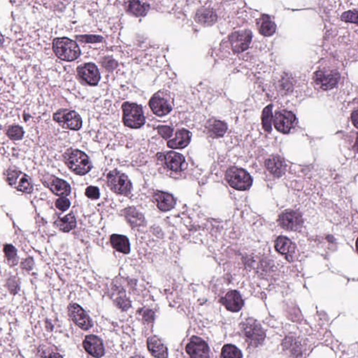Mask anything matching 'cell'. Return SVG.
I'll return each mask as SVG.
<instances>
[{
  "label": "cell",
  "instance_id": "1",
  "mask_svg": "<svg viewBox=\"0 0 358 358\" xmlns=\"http://www.w3.org/2000/svg\"><path fill=\"white\" fill-rule=\"evenodd\" d=\"M64 160L70 170L77 175L83 176L91 170V161L88 156L81 150H67L64 155Z\"/></svg>",
  "mask_w": 358,
  "mask_h": 358
},
{
  "label": "cell",
  "instance_id": "2",
  "mask_svg": "<svg viewBox=\"0 0 358 358\" xmlns=\"http://www.w3.org/2000/svg\"><path fill=\"white\" fill-rule=\"evenodd\" d=\"M53 52L59 59L71 62L80 56V48L74 41L66 37L55 39L53 41Z\"/></svg>",
  "mask_w": 358,
  "mask_h": 358
},
{
  "label": "cell",
  "instance_id": "3",
  "mask_svg": "<svg viewBox=\"0 0 358 358\" xmlns=\"http://www.w3.org/2000/svg\"><path fill=\"white\" fill-rule=\"evenodd\" d=\"M241 329L247 344L252 347H258L265 340V331L255 320L250 318L245 320L241 325Z\"/></svg>",
  "mask_w": 358,
  "mask_h": 358
},
{
  "label": "cell",
  "instance_id": "4",
  "mask_svg": "<svg viewBox=\"0 0 358 358\" xmlns=\"http://www.w3.org/2000/svg\"><path fill=\"white\" fill-rule=\"evenodd\" d=\"M122 121L127 127L137 129L144 125L145 117L140 105L125 103L122 105Z\"/></svg>",
  "mask_w": 358,
  "mask_h": 358
},
{
  "label": "cell",
  "instance_id": "5",
  "mask_svg": "<svg viewBox=\"0 0 358 358\" xmlns=\"http://www.w3.org/2000/svg\"><path fill=\"white\" fill-rule=\"evenodd\" d=\"M225 179L234 189L244 191L251 187L252 179L244 169L233 167L227 169Z\"/></svg>",
  "mask_w": 358,
  "mask_h": 358
},
{
  "label": "cell",
  "instance_id": "6",
  "mask_svg": "<svg viewBox=\"0 0 358 358\" xmlns=\"http://www.w3.org/2000/svg\"><path fill=\"white\" fill-rule=\"evenodd\" d=\"M149 107L156 116H166L172 111V96L166 90H160L150 98Z\"/></svg>",
  "mask_w": 358,
  "mask_h": 358
},
{
  "label": "cell",
  "instance_id": "7",
  "mask_svg": "<svg viewBox=\"0 0 358 358\" xmlns=\"http://www.w3.org/2000/svg\"><path fill=\"white\" fill-rule=\"evenodd\" d=\"M107 184L115 193L127 196L132 191L131 180L125 174L118 170H114L107 175Z\"/></svg>",
  "mask_w": 358,
  "mask_h": 358
},
{
  "label": "cell",
  "instance_id": "8",
  "mask_svg": "<svg viewBox=\"0 0 358 358\" xmlns=\"http://www.w3.org/2000/svg\"><path fill=\"white\" fill-rule=\"evenodd\" d=\"M6 180L11 187L18 191L27 194L33 192V185L31 179L21 171L9 169L6 171Z\"/></svg>",
  "mask_w": 358,
  "mask_h": 358
},
{
  "label": "cell",
  "instance_id": "9",
  "mask_svg": "<svg viewBox=\"0 0 358 358\" xmlns=\"http://www.w3.org/2000/svg\"><path fill=\"white\" fill-rule=\"evenodd\" d=\"M340 74L335 69H322L316 71L314 82L318 88L323 90L333 89L338 84Z\"/></svg>",
  "mask_w": 358,
  "mask_h": 358
},
{
  "label": "cell",
  "instance_id": "10",
  "mask_svg": "<svg viewBox=\"0 0 358 358\" xmlns=\"http://www.w3.org/2000/svg\"><path fill=\"white\" fill-rule=\"evenodd\" d=\"M54 118L65 129L79 131L82 127V118L74 111L60 109L54 114Z\"/></svg>",
  "mask_w": 358,
  "mask_h": 358
},
{
  "label": "cell",
  "instance_id": "11",
  "mask_svg": "<svg viewBox=\"0 0 358 358\" xmlns=\"http://www.w3.org/2000/svg\"><path fill=\"white\" fill-rule=\"evenodd\" d=\"M278 224L283 229L290 232L299 231L303 226V218L298 212L293 210L285 211L280 215Z\"/></svg>",
  "mask_w": 358,
  "mask_h": 358
},
{
  "label": "cell",
  "instance_id": "12",
  "mask_svg": "<svg viewBox=\"0 0 358 358\" xmlns=\"http://www.w3.org/2000/svg\"><path fill=\"white\" fill-rule=\"evenodd\" d=\"M297 118L293 113L286 110L277 112L275 114L274 124L278 132L283 134H288L295 127Z\"/></svg>",
  "mask_w": 358,
  "mask_h": 358
},
{
  "label": "cell",
  "instance_id": "13",
  "mask_svg": "<svg viewBox=\"0 0 358 358\" xmlns=\"http://www.w3.org/2000/svg\"><path fill=\"white\" fill-rule=\"evenodd\" d=\"M252 40V34L250 30H244L235 32L229 36L232 49L235 53L240 54L246 50Z\"/></svg>",
  "mask_w": 358,
  "mask_h": 358
},
{
  "label": "cell",
  "instance_id": "14",
  "mask_svg": "<svg viewBox=\"0 0 358 358\" xmlns=\"http://www.w3.org/2000/svg\"><path fill=\"white\" fill-rule=\"evenodd\" d=\"M158 158L163 160L164 163L169 170L179 172L185 169L186 167V160L184 156L174 151L158 154Z\"/></svg>",
  "mask_w": 358,
  "mask_h": 358
},
{
  "label": "cell",
  "instance_id": "15",
  "mask_svg": "<svg viewBox=\"0 0 358 358\" xmlns=\"http://www.w3.org/2000/svg\"><path fill=\"white\" fill-rule=\"evenodd\" d=\"M186 352L190 358H209L208 345L202 339L193 337L186 346Z\"/></svg>",
  "mask_w": 358,
  "mask_h": 358
},
{
  "label": "cell",
  "instance_id": "16",
  "mask_svg": "<svg viewBox=\"0 0 358 358\" xmlns=\"http://www.w3.org/2000/svg\"><path fill=\"white\" fill-rule=\"evenodd\" d=\"M69 315L73 323L84 330H88L92 327V323L89 316L79 305H69Z\"/></svg>",
  "mask_w": 358,
  "mask_h": 358
},
{
  "label": "cell",
  "instance_id": "17",
  "mask_svg": "<svg viewBox=\"0 0 358 358\" xmlns=\"http://www.w3.org/2000/svg\"><path fill=\"white\" fill-rule=\"evenodd\" d=\"M79 76L90 86H97L100 80V73L95 64L86 63L77 69Z\"/></svg>",
  "mask_w": 358,
  "mask_h": 358
},
{
  "label": "cell",
  "instance_id": "18",
  "mask_svg": "<svg viewBox=\"0 0 358 358\" xmlns=\"http://www.w3.org/2000/svg\"><path fill=\"white\" fill-rule=\"evenodd\" d=\"M85 350L90 355L96 358H100L105 354V348L101 339L95 335H88L84 341Z\"/></svg>",
  "mask_w": 358,
  "mask_h": 358
},
{
  "label": "cell",
  "instance_id": "19",
  "mask_svg": "<svg viewBox=\"0 0 358 358\" xmlns=\"http://www.w3.org/2000/svg\"><path fill=\"white\" fill-rule=\"evenodd\" d=\"M220 302L231 312H238L242 310L244 305V301L240 294L236 291L228 292L225 297L220 299Z\"/></svg>",
  "mask_w": 358,
  "mask_h": 358
},
{
  "label": "cell",
  "instance_id": "20",
  "mask_svg": "<svg viewBox=\"0 0 358 358\" xmlns=\"http://www.w3.org/2000/svg\"><path fill=\"white\" fill-rule=\"evenodd\" d=\"M274 246L277 252L285 255L288 261H292L296 247L291 239L284 236L278 237L275 242Z\"/></svg>",
  "mask_w": 358,
  "mask_h": 358
},
{
  "label": "cell",
  "instance_id": "21",
  "mask_svg": "<svg viewBox=\"0 0 358 358\" xmlns=\"http://www.w3.org/2000/svg\"><path fill=\"white\" fill-rule=\"evenodd\" d=\"M192 134L187 130H179L174 139L167 142V146L172 149H182L186 148L191 141Z\"/></svg>",
  "mask_w": 358,
  "mask_h": 358
},
{
  "label": "cell",
  "instance_id": "22",
  "mask_svg": "<svg viewBox=\"0 0 358 358\" xmlns=\"http://www.w3.org/2000/svg\"><path fill=\"white\" fill-rule=\"evenodd\" d=\"M154 199L157 203L158 208L162 212H168L176 205V199L171 194L162 191H156L154 193Z\"/></svg>",
  "mask_w": 358,
  "mask_h": 358
},
{
  "label": "cell",
  "instance_id": "23",
  "mask_svg": "<svg viewBox=\"0 0 358 358\" xmlns=\"http://www.w3.org/2000/svg\"><path fill=\"white\" fill-rule=\"evenodd\" d=\"M257 28L261 35L265 37H270L276 33V25L271 16L263 14L257 20Z\"/></svg>",
  "mask_w": 358,
  "mask_h": 358
},
{
  "label": "cell",
  "instance_id": "24",
  "mask_svg": "<svg viewBox=\"0 0 358 358\" xmlns=\"http://www.w3.org/2000/svg\"><path fill=\"white\" fill-rule=\"evenodd\" d=\"M286 163L280 156H274L265 161V167L273 176H282L286 171Z\"/></svg>",
  "mask_w": 358,
  "mask_h": 358
},
{
  "label": "cell",
  "instance_id": "25",
  "mask_svg": "<svg viewBox=\"0 0 358 358\" xmlns=\"http://www.w3.org/2000/svg\"><path fill=\"white\" fill-rule=\"evenodd\" d=\"M147 346L150 353L156 358L168 357V350L157 337H149L147 341Z\"/></svg>",
  "mask_w": 358,
  "mask_h": 358
},
{
  "label": "cell",
  "instance_id": "26",
  "mask_svg": "<svg viewBox=\"0 0 358 358\" xmlns=\"http://www.w3.org/2000/svg\"><path fill=\"white\" fill-rule=\"evenodd\" d=\"M205 127L207 134L212 138H220L227 131V125L225 122L215 118L208 120Z\"/></svg>",
  "mask_w": 358,
  "mask_h": 358
},
{
  "label": "cell",
  "instance_id": "27",
  "mask_svg": "<svg viewBox=\"0 0 358 358\" xmlns=\"http://www.w3.org/2000/svg\"><path fill=\"white\" fill-rule=\"evenodd\" d=\"M195 19L202 26H210L216 22L218 17L212 9L201 8L196 13Z\"/></svg>",
  "mask_w": 358,
  "mask_h": 358
},
{
  "label": "cell",
  "instance_id": "28",
  "mask_svg": "<svg viewBox=\"0 0 358 358\" xmlns=\"http://www.w3.org/2000/svg\"><path fill=\"white\" fill-rule=\"evenodd\" d=\"M48 188L55 195L62 197L69 195L71 192L70 186L67 182L56 177L49 181Z\"/></svg>",
  "mask_w": 358,
  "mask_h": 358
},
{
  "label": "cell",
  "instance_id": "29",
  "mask_svg": "<svg viewBox=\"0 0 358 358\" xmlns=\"http://www.w3.org/2000/svg\"><path fill=\"white\" fill-rule=\"evenodd\" d=\"M111 244L114 249L122 253L127 254L131 251V244L125 236L119 235H113L110 238Z\"/></svg>",
  "mask_w": 358,
  "mask_h": 358
},
{
  "label": "cell",
  "instance_id": "30",
  "mask_svg": "<svg viewBox=\"0 0 358 358\" xmlns=\"http://www.w3.org/2000/svg\"><path fill=\"white\" fill-rule=\"evenodd\" d=\"M125 9L134 16L141 17L146 16L149 9V5L139 1H129L125 3Z\"/></svg>",
  "mask_w": 358,
  "mask_h": 358
},
{
  "label": "cell",
  "instance_id": "31",
  "mask_svg": "<svg viewBox=\"0 0 358 358\" xmlns=\"http://www.w3.org/2000/svg\"><path fill=\"white\" fill-rule=\"evenodd\" d=\"M124 216L127 219L128 223L133 227H138L144 225L145 223L144 217L135 208L131 207L125 209Z\"/></svg>",
  "mask_w": 358,
  "mask_h": 358
},
{
  "label": "cell",
  "instance_id": "32",
  "mask_svg": "<svg viewBox=\"0 0 358 358\" xmlns=\"http://www.w3.org/2000/svg\"><path fill=\"white\" fill-rule=\"evenodd\" d=\"M55 225L63 233H68L76 227V218L72 214H69L63 218H59L55 222Z\"/></svg>",
  "mask_w": 358,
  "mask_h": 358
},
{
  "label": "cell",
  "instance_id": "33",
  "mask_svg": "<svg viewBox=\"0 0 358 358\" xmlns=\"http://www.w3.org/2000/svg\"><path fill=\"white\" fill-rule=\"evenodd\" d=\"M272 120V105H269L264 109L263 114H262V125H263V129L267 133H270L271 131Z\"/></svg>",
  "mask_w": 358,
  "mask_h": 358
},
{
  "label": "cell",
  "instance_id": "34",
  "mask_svg": "<svg viewBox=\"0 0 358 358\" xmlns=\"http://www.w3.org/2000/svg\"><path fill=\"white\" fill-rule=\"evenodd\" d=\"M221 358H242V353L236 346L227 344L222 348Z\"/></svg>",
  "mask_w": 358,
  "mask_h": 358
},
{
  "label": "cell",
  "instance_id": "35",
  "mask_svg": "<svg viewBox=\"0 0 358 358\" xmlns=\"http://www.w3.org/2000/svg\"><path fill=\"white\" fill-rule=\"evenodd\" d=\"M6 134L11 140H20L23 137L24 131L19 125H12L7 129Z\"/></svg>",
  "mask_w": 358,
  "mask_h": 358
},
{
  "label": "cell",
  "instance_id": "36",
  "mask_svg": "<svg viewBox=\"0 0 358 358\" xmlns=\"http://www.w3.org/2000/svg\"><path fill=\"white\" fill-rule=\"evenodd\" d=\"M4 252L10 265H16L17 262V251L12 245L6 244L4 246Z\"/></svg>",
  "mask_w": 358,
  "mask_h": 358
},
{
  "label": "cell",
  "instance_id": "37",
  "mask_svg": "<svg viewBox=\"0 0 358 358\" xmlns=\"http://www.w3.org/2000/svg\"><path fill=\"white\" fill-rule=\"evenodd\" d=\"M297 342V341L294 340L293 338L286 339L285 341H284V344H285L284 347H291L292 346V348H287V350L288 351L291 352L294 355L297 356L299 353H301V348H296V346H300L298 342Z\"/></svg>",
  "mask_w": 358,
  "mask_h": 358
},
{
  "label": "cell",
  "instance_id": "38",
  "mask_svg": "<svg viewBox=\"0 0 358 358\" xmlns=\"http://www.w3.org/2000/svg\"><path fill=\"white\" fill-rule=\"evenodd\" d=\"M342 20L344 22H352V23L357 24V10L349 11H347V12H345L344 14H342Z\"/></svg>",
  "mask_w": 358,
  "mask_h": 358
},
{
  "label": "cell",
  "instance_id": "39",
  "mask_svg": "<svg viewBox=\"0 0 358 358\" xmlns=\"http://www.w3.org/2000/svg\"><path fill=\"white\" fill-rule=\"evenodd\" d=\"M78 40L85 43H99L103 41L101 37L97 35H82L77 37Z\"/></svg>",
  "mask_w": 358,
  "mask_h": 358
},
{
  "label": "cell",
  "instance_id": "40",
  "mask_svg": "<svg viewBox=\"0 0 358 358\" xmlns=\"http://www.w3.org/2000/svg\"><path fill=\"white\" fill-rule=\"evenodd\" d=\"M157 131L163 139H168L172 136L174 130L169 126L162 125L158 126Z\"/></svg>",
  "mask_w": 358,
  "mask_h": 358
},
{
  "label": "cell",
  "instance_id": "41",
  "mask_svg": "<svg viewBox=\"0 0 358 358\" xmlns=\"http://www.w3.org/2000/svg\"><path fill=\"white\" fill-rule=\"evenodd\" d=\"M56 206L59 210L65 212L70 207V201L65 197H60L56 201Z\"/></svg>",
  "mask_w": 358,
  "mask_h": 358
},
{
  "label": "cell",
  "instance_id": "42",
  "mask_svg": "<svg viewBox=\"0 0 358 358\" xmlns=\"http://www.w3.org/2000/svg\"><path fill=\"white\" fill-rule=\"evenodd\" d=\"M99 188L95 186H89L86 188V195L88 198L91 199H97L99 197Z\"/></svg>",
  "mask_w": 358,
  "mask_h": 358
},
{
  "label": "cell",
  "instance_id": "43",
  "mask_svg": "<svg viewBox=\"0 0 358 358\" xmlns=\"http://www.w3.org/2000/svg\"><path fill=\"white\" fill-rule=\"evenodd\" d=\"M101 64H103V65L105 66V68H107V69H108L109 65V69H110V68L114 69L117 65L116 62L115 61V60H113L112 58L108 57L105 58V59H104V61L101 62Z\"/></svg>",
  "mask_w": 358,
  "mask_h": 358
},
{
  "label": "cell",
  "instance_id": "44",
  "mask_svg": "<svg viewBox=\"0 0 358 358\" xmlns=\"http://www.w3.org/2000/svg\"><path fill=\"white\" fill-rule=\"evenodd\" d=\"M143 318L147 323H152L154 320V313L151 310H146L143 314Z\"/></svg>",
  "mask_w": 358,
  "mask_h": 358
},
{
  "label": "cell",
  "instance_id": "45",
  "mask_svg": "<svg viewBox=\"0 0 358 358\" xmlns=\"http://www.w3.org/2000/svg\"><path fill=\"white\" fill-rule=\"evenodd\" d=\"M117 304H118V306H119L120 309H122V310H127V309L129 308V306H131V303L126 299H119Z\"/></svg>",
  "mask_w": 358,
  "mask_h": 358
},
{
  "label": "cell",
  "instance_id": "46",
  "mask_svg": "<svg viewBox=\"0 0 358 358\" xmlns=\"http://www.w3.org/2000/svg\"><path fill=\"white\" fill-rule=\"evenodd\" d=\"M351 117H352V121H353V125H354V126H355V127L356 128H357V118H358L357 110H355V112H354L353 113V114H352Z\"/></svg>",
  "mask_w": 358,
  "mask_h": 358
},
{
  "label": "cell",
  "instance_id": "47",
  "mask_svg": "<svg viewBox=\"0 0 358 358\" xmlns=\"http://www.w3.org/2000/svg\"><path fill=\"white\" fill-rule=\"evenodd\" d=\"M46 358H63L60 354L58 353H52L50 354Z\"/></svg>",
  "mask_w": 358,
  "mask_h": 358
},
{
  "label": "cell",
  "instance_id": "48",
  "mask_svg": "<svg viewBox=\"0 0 358 358\" xmlns=\"http://www.w3.org/2000/svg\"><path fill=\"white\" fill-rule=\"evenodd\" d=\"M4 43V37L3 35H2L1 33H0V46H2V45Z\"/></svg>",
  "mask_w": 358,
  "mask_h": 358
},
{
  "label": "cell",
  "instance_id": "49",
  "mask_svg": "<svg viewBox=\"0 0 358 358\" xmlns=\"http://www.w3.org/2000/svg\"><path fill=\"white\" fill-rule=\"evenodd\" d=\"M132 358H142V357H141L140 356H135V357H133Z\"/></svg>",
  "mask_w": 358,
  "mask_h": 358
}]
</instances>
